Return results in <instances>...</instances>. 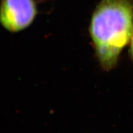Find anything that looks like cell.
Listing matches in <instances>:
<instances>
[{
    "label": "cell",
    "mask_w": 133,
    "mask_h": 133,
    "mask_svg": "<svg viewBox=\"0 0 133 133\" xmlns=\"http://www.w3.org/2000/svg\"><path fill=\"white\" fill-rule=\"evenodd\" d=\"M132 33V3L129 0H101L91 17L89 33L103 69L115 67Z\"/></svg>",
    "instance_id": "cell-1"
},
{
    "label": "cell",
    "mask_w": 133,
    "mask_h": 133,
    "mask_svg": "<svg viewBox=\"0 0 133 133\" xmlns=\"http://www.w3.org/2000/svg\"><path fill=\"white\" fill-rule=\"evenodd\" d=\"M37 9L33 0H1L0 24L11 32L25 29L34 21Z\"/></svg>",
    "instance_id": "cell-2"
},
{
    "label": "cell",
    "mask_w": 133,
    "mask_h": 133,
    "mask_svg": "<svg viewBox=\"0 0 133 133\" xmlns=\"http://www.w3.org/2000/svg\"><path fill=\"white\" fill-rule=\"evenodd\" d=\"M130 54H131V57H132L133 59V33H132V38H131V39L130 41Z\"/></svg>",
    "instance_id": "cell-3"
}]
</instances>
